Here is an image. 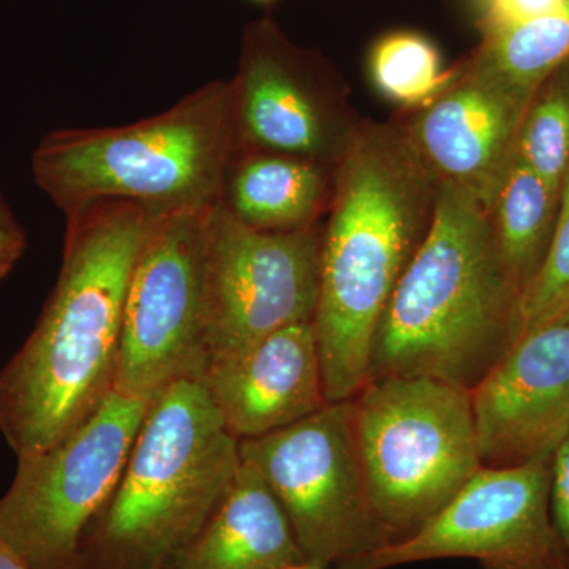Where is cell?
Here are the masks:
<instances>
[{
  "label": "cell",
  "instance_id": "6da1fadb",
  "mask_svg": "<svg viewBox=\"0 0 569 569\" xmlns=\"http://www.w3.org/2000/svg\"><path fill=\"white\" fill-rule=\"evenodd\" d=\"M159 213L119 198L66 212L58 282L0 370V433L17 458L58 445L111 395L130 277Z\"/></svg>",
  "mask_w": 569,
  "mask_h": 569
},
{
  "label": "cell",
  "instance_id": "7a4b0ae2",
  "mask_svg": "<svg viewBox=\"0 0 569 569\" xmlns=\"http://www.w3.org/2000/svg\"><path fill=\"white\" fill-rule=\"evenodd\" d=\"M438 187L397 123L361 121L336 164L312 321L328 403L369 380L378 325L429 231Z\"/></svg>",
  "mask_w": 569,
  "mask_h": 569
},
{
  "label": "cell",
  "instance_id": "3957f363",
  "mask_svg": "<svg viewBox=\"0 0 569 569\" xmlns=\"http://www.w3.org/2000/svg\"><path fill=\"white\" fill-rule=\"evenodd\" d=\"M519 302L488 209L440 182L429 231L378 325L369 380L429 377L471 391L519 339Z\"/></svg>",
  "mask_w": 569,
  "mask_h": 569
},
{
  "label": "cell",
  "instance_id": "277c9868",
  "mask_svg": "<svg viewBox=\"0 0 569 569\" xmlns=\"http://www.w3.org/2000/svg\"><path fill=\"white\" fill-rule=\"evenodd\" d=\"M204 378H182L149 403L118 488L86 531L80 569H152L204 526L241 467Z\"/></svg>",
  "mask_w": 569,
  "mask_h": 569
},
{
  "label": "cell",
  "instance_id": "5b68a950",
  "mask_svg": "<svg viewBox=\"0 0 569 569\" xmlns=\"http://www.w3.org/2000/svg\"><path fill=\"white\" fill-rule=\"evenodd\" d=\"M238 153L230 81L129 126L56 130L37 146V186L63 212L100 198L159 212L216 208Z\"/></svg>",
  "mask_w": 569,
  "mask_h": 569
},
{
  "label": "cell",
  "instance_id": "8992f818",
  "mask_svg": "<svg viewBox=\"0 0 569 569\" xmlns=\"http://www.w3.org/2000/svg\"><path fill=\"white\" fill-rule=\"evenodd\" d=\"M351 402L373 507L391 542L400 541L482 467L471 391L429 377H383Z\"/></svg>",
  "mask_w": 569,
  "mask_h": 569
},
{
  "label": "cell",
  "instance_id": "52a82bcc",
  "mask_svg": "<svg viewBox=\"0 0 569 569\" xmlns=\"http://www.w3.org/2000/svg\"><path fill=\"white\" fill-rule=\"evenodd\" d=\"M151 400L112 391L88 422L18 458L0 497V538L29 569H80L86 531L107 507Z\"/></svg>",
  "mask_w": 569,
  "mask_h": 569
},
{
  "label": "cell",
  "instance_id": "ba28073f",
  "mask_svg": "<svg viewBox=\"0 0 569 569\" xmlns=\"http://www.w3.org/2000/svg\"><path fill=\"white\" fill-rule=\"evenodd\" d=\"M239 449L279 500L306 559L331 568L391 545L367 486L351 400L241 440Z\"/></svg>",
  "mask_w": 569,
  "mask_h": 569
},
{
  "label": "cell",
  "instance_id": "9c48e42d",
  "mask_svg": "<svg viewBox=\"0 0 569 569\" xmlns=\"http://www.w3.org/2000/svg\"><path fill=\"white\" fill-rule=\"evenodd\" d=\"M212 209L159 213L146 236L127 290L112 391L152 400L182 378H204L206 233Z\"/></svg>",
  "mask_w": 569,
  "mask_h": 569
},
{
  "label": "cell",
  "instance_id": "30bf717a",
  "mask_svg": "<svg viewBox=\"0 0 569 569\" xmlns=\"http://www.w3.org/2000/svg\"><path fill=\"white\" fill-rule=\"evenodd\" d=\"M323 228L274 233L239 222L222 204L206 233L209 367L238 358L280 329L313 321Z\"/></svg>",
  "mask_w": 569,
  "mask_h": 569
},
{
  "label": "cell",
  "instance_id": "8fae6325",
  "mask_svg": "<svg viewBox=\"0 0 569 569\" xmlns=\"http://www.w3.org/2000/svg\"><path fill=\"white\" fill-rule=\"evenodd\" d=\"M552 455L481 467L417 533L329 569H389L441 559L481 569H565L549 512Z\"/></svg>",
  "mask_w": 569,
  "mask_h": 569
},
{
  "label": "cell",
  "instance_id": "7c38bea8",
  "mask_svg": "<svg viewBox=\"0 0 569 569\" xmlns=\"http://www.w3.org/2000/svg\"><path fill=\"white\" fill-rule=\"evenodd\" d=\"M230 91L238 152L336 168L361 123L339 73L317 52L295 47L269 20L247 31Z\"/></svg>",
  "mask_w": 569,
  "mask_h": 569
},
{
  "label": "cell",
  "instance_id": "4fadbf2b",
  "mask_svg": "<svg viewBox=\"0 0 569 569\" xmlns=\"http://www.w3.org/2000/svg\"><path fill=\"white\" fill-rule=\"evenodd\" d=\"M530 102L470 56L403 129L438 181L451 183L489 211Z\"/></svg>",
  "mask_w": 569,
  "mask_h": 569
},
{
  "label": "cell",
  "instance_id": "5bb4252c",
  "mask_svg": "<svg viewBox=\"0 0 569 569\" xmlns=\"http://www.w3.org/2000/svg\"><path fill=\"white\" fill-rule=\"evenodd\" d=\"M481 466L553 455L569 430V325L538 326L471 389Z\"/></svg>",
  "mask_w": 569,
  "mask_h": 569
},
{
  "label": "cell",
  "instance_id": "9a60e30c",
  "mask_svg": "<svg viewBox=\"0 0 569 569\" xmlns=\"http://www.w3.org/2000/svg\"><path fill=\"white\" fill-rule=\"evenodd\" d=\"M204 383L239 441L295 425L328 403L312 321L287 326L238 358L209 367Z\"/></svg>",
  "mask_w": 569,
  "mask_h": 569
},
{
  "label": "cell",
  "instance_id": "2e32d148",
  "mask_svg": "<svg viewBox=\"0 0 569 569\" xmlns=\"http://www.w3.org/2000/svg\"><path fill=\"white\" fill-rule=\"evenodd\" d=\"M305 552L260 471L242 460L204 526L162 569H276Z\"/></svg>",
  "mask_w": 569,
  "mask_h": 569
},
{
  "label": "cell",
  "instance_id": "e0dca14e",
  "mask_svg": "<svg viewBox=\"0 0 569 569\" xmlns=\"http://www.w3.org/2000/svg\"><path fill=\"white\" fill-rule=\"evenodd\" d=\"M335 168L269 152H238L222 201L239 222L258 231L305 230L329 208Z\"/></svg>",
  "mask_w": 569,
  "mask_h": 569
},
{
  "label": "cell",
  "instance_id": "ac0fdd59",
  "mask_svg": "<svg viewBox=\"0 0 569 569\" xmlns=\"http://www.w3.org/2000/svg\"><path fill=\"white\" fill-rule=\"evenodd\" d=\"M559 201L560 194L515 153L489 216L501 264L520 296L548 253Z\"/></svg>",
  "mask_w": 569,
  "mask_h": 569
},
{
  "label": "cell",
  "instance_id": "d6986e66",
  "mask_svg": "<svg viewBox=\"0 0 569 569\" xmlns=\"http://www.w3.org/2000/svg\"><path fill=\"white\" fill-rule=\"evenodd\" d=\"M471 56L512 89L533 99L569 61V0L559 10L533 20L482 31L481 43Z\"/></svg>",
  "mask_w": 569,
  "mask_h": 569
},
{
  "label": "cell",
  "instance_id": "ffe728a7",
  "mask_svg": "<svg viewBox=\"0 0 569 569\" xmlns=\"http://www.w3.org/2000/svg\"><path fill=\"white\" fill-rule=\"evenodd\" d=\"M369 70L385 99L418 110L432 102L455 77V70L443 69L436 44L411 31L380 37L370 51Z\"/></svg>",
  "mask_w": 569,
  "mask_h": 569
},
{
  "label": "cell",
  "instance_id": "44dd1931",
  "mask_svg": "<svg viewBox=\"0 0 569 569\" xmlns=\"http://www.w3.org/2000/svg\"><path fill=\"white\" fill-rule=\"evenodd\" d=\"M516 153L560 194L569 170L568 62L531 99L520 123Z\"/></svg>",
  "mask_w": 569,
  "mask_h": 569
},
{
  "label": "cell",
  "instance_id": "7402d4cb",
  "mask_svg": "<svg viewBox=\"0 0 569 569\" xmlns=\"http://www.w3.org/2000/svg\"><path fill=\"white\" fill-rule=\"evenodd\" d=\"M569 301V170L561 186L559 211L541 268L519 302L520 336L550 323Z\"/></svg>",
  "mask_w": 569,
  "mask_h": 569
},
{
  "label": "cell",
  "instance_id": "603a6c76",
  "mask_svg": "<svg viewBox=\"0 0 569 569\" xmlns=\"http://www.w3.org/2000/svg\"><path fill=\"white\" fill-rule=\"evenodd\" d=\"M549 512L565 569H569V430L552 455Z\"/></svg>",
  "mask_w": 569,
  "mask_h": 569
},
{
  "label": "cell",
  "instance_id": "cb8c5ba5",
  "mask_svg": "<svg viewBox=\"0 0 569 569\" xmlns=\"http://www.w3.org/2000/svg\"><path fill=\"white\" fill-rule=\"evenodd\" d=\"M568 0H478L479 32L505 28L559 10Z\"/></svg>",
  "mask_w": 569,
  "mask_h": 569
},
{
  "label": "cell",
  "instance_id": "d4e9b609",
  "mask_svg": "<svg viewBox=\"0 0 569 569\" xmlns=\"http://www.w3.org/2000/svg\"><path fill=\"white\" fill-rule=\"evenodd\" d=\"M26 250V234L14 220L9 204L0 203V283L21 260Z\"/></svg>",
  "mask_w": 569,
  "mask_h": 569
},
{
  "label": "cell",
  "instance_id": "484cf974",
  "mask_svg": "<svg viewBox=\"0 0 569 569\" xmlns=\"http://www.w3.org/2000/svg\"><path fill=\"white\" fill-rule=\"evenodd\" d=\"M0 569H29L2 538H0Z\"/></svg>",
  "mask_w": 569,
  "mask_h": 569
},
{
  "label": "cell",
  "instance_id": "4316f807",
  "mask_svg": "<svg viewBox=\"0 0 569 569\" xmlns=\"http://www.w3.org/2000/svg\"><path fill=\"white\" fill-rule=\"evenodd\" d=\"M276 569H329V568L326 567V565L320 563V561L306 559L302 561H298V563L287 565V567L276 568Z\"/></svg>",
  "mask_w": 569,
  "mask_h": 569
},
{
  "label": "cell",
  "instance_id": "83f0119b",
  "mask_svg": "<svg viewBox=\"0 0 569 569\" xmlns=\"http://www.w3.org/2000/svg\"><path fill=\"white\" fill-rule=\"evenodd\" d=\"M553 321H561V323L569 325V301L565 305L563 309L560 310L559 316L553 318Z\"/></svg>",
  "mask_w": 569,
  "mask_h": 569
},
{
  "label": "cell",
  "instance_id": "f1b7e54d",
  "mask_svg": "<svg viewBox=\"0 0 569 569\" xmlns=\"http://www.w3.org/2000/svg\"><path fill=\"white\" fill-rule=\"evenodd\" d=\"M0 203H7L6 198L2 197V193H0Z\"/></svg>",
  "mask_w": 569,
  "mask_h": 569
},
{
  "label": "cell",
  "instance_id": "f546056e",
  "mask_svg": "<svg viewBox=\"0 0 569 569\" xmlns=\"http://www.w3.org/2000/svg\"><path fill=\"white\" fill-rule=\"evenodd\" d=\"M258 2H271V0H258Z\"/></svg>",
  "mask_w": 569,
  "mask_h": 569
},
{
  "label": "cell",
  "instance_id": "4dcf8cb0",
  "mask_svg": "<svg viewBox=\"0 0 569 569\" xmlns=\"http://www.w3.org/2000/svg\"><path fill=\"white\" fill-rule=\"evenodd\" d=\"M152 569H162V568H152Z\"/></svg>",
  "mask_w": 569,
  "mask_h": 569
},
{
  "label": "cell",
  "instance_id": "1f68e13d",
  "mask_svg": "<svg viewBox=\"0 0 569 569\" xmlns=\"http://www.w3.org/2000/svg\"><path fill=\"white\" fill-rule=\"evenodd\" d=\"M568 63H569V61H568Z\"/></svg>",
  "mask_w": 569,
  "mask_h": 569
}]
</instances>
